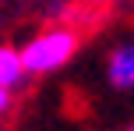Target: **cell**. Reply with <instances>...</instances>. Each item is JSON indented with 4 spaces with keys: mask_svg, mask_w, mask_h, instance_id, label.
<instances>
[{
    "mask_svg": "<svg viewBox=\"0 0 134 131\" xmlns=\"http://www.w3.org/2000/svg\"><path fill=\"white\" fill-rule=\"evenodd\" d=\"M7 103H11V89H0V113L7 110Z\"/></svg>",
    "mask_w": 134,
    "mask_h": 131,
    "instance_id": "3957f363",
    "label": "cell"
},
{
    "mask_svg": "<svg viewBox=\"0 0 134 131\" xmlns=\"http://www.w3.org/2000/svg\"><path fill=\"white\" fill-rule=\"evenodd\" d=\"M25 71V60H21V50H11V46H0V89H14L21 82Z\"/></svg>",
    "mask_w": 134,
    "mask_h": 131,
    "instance_id": "7a4b0ae2",
    "label": "cell"
},
{
    "mask_svg": "<svg viewBox=\"0 0 134 131\" xmlns=\"http://www.w3.org/2000/svg\"><path fill=\"white\" fill-rule=\"evenodd\" d=\"M74 50H78V35L71 28H49L21 50V60H25L28 75H49V71H57L60 64L71 60Z\"/></svg>",
    "mask_w": 134,
    "mask_h": 131,
    "instance_id": "6da1fadb",
    "label": "cell"
}]
</instances>
